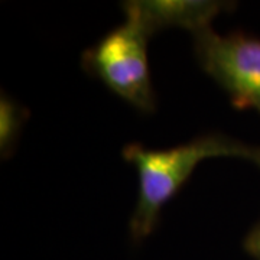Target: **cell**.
Listing matches in <instances>:
<instances>
[{
	"mask_svg": "<svg viewBox=\"0 0 260 260\" xmlns=\"http://www.w3.org/2000/svg\"><path fill=\"white\" fill-rule=\"evenodd\" d=\"M29 119V110L2 93L0 100V153L2 158L8 159L13 155L19 136L25 121Z\"/></svg>",
	"mask_w": 260,
	"mask_h": 260,
	"instance_id": "5",
	"label": "cell"
},
{
	"mask_svg": "<svg viewBox=\"0 0 260 260\" xmlns=\"http://www.w3.org/2000/svg\"><path fill=\"white\" fill-rule=\"evenodd\" d=\"M236 8L233 2L217 0H130L123 2L126 18L133 19L149 38L159 30L181 28L194 35L210 29L211 22Z\"/></svg>",
	"mask_w": 260,
	"mask_h": 260,
	"instance_id": "4",
	"label": "cell"
},
{
	"mask_svg": "<svg viewBox=\"0 0 260 260\" xmlns=\"http://www.w3.org/2000/svg\"><path fill=\"white\" fill-rule=\"evenodd\" d=\"M123 158L136 167L139 195L129 223L135 243L145 240L159 224L162 207L184 186L195 168L207 158L232 156L254 162L260 167V148L236 140L223 133H208L188 143L168 149H149L129 143Z\"/></svg>",
	"mask_w": 260,
	"mask_h": 260,
	"instance_id": "1",
	"label": "cell"
},
{
	"mask_svg": "<svg viewBox=\"0 0 260 260\" xmlns=\"http://www.w3.org/2000/svg\"><path fill=\"white\" fill-rule=\"evenodd\" d=\"M200 67L239 109L260 113V39L242 30L221 37L213 29L194 35Z\"/></svg>",
	"mask_w": 260,
	"mask_h": 260,
	"instance_id": "3",
	"label": "cell"
},
{
	"mask_svg": "<svg viewBox=\"0 0 260 260\" xmlns=\"http://www.w3.org/2000/svg\"><path fill=\"white\" fill-rule=\"evenodd\" d=\"M146 32L126 18L84 51V71L99 78L110 91L142 113L156 110V94L150 78Z\"/></svg>",
	"mask_w": 260,
	"mask_h": 260,
	"instance_id": "2",
	"label": "cell"
},
{
	"mask_svg": "<svg viewBox=\"0 0 260 260\" xmlns=\"http://www.w3.org/2000/svg\"><path fill=\"white\" fill-rule=\"evenodd\" d=\"M244 250L250 254L251 257L260 260V220L257 224L251 229L249 234L246 236L244 243H243Z\"/></svg>",
	"mask_w": 260,
	"mask_h": 260,
	"instance_id": "6",
	"label": "cell"
}]
</instances>
